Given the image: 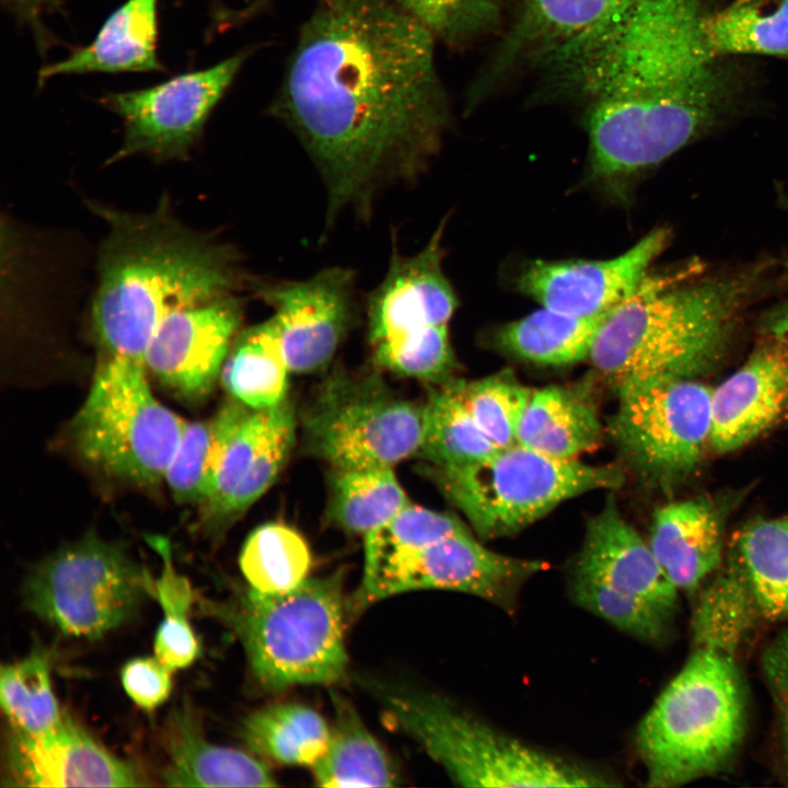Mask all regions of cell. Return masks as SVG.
Masks as SVG:
<instances>
[{"mask_svg":"<svg viewBox=\"0 0 788 788\" xmlns=\"http://www.w3.org/2000/svg\"><path fill=\"white\" fill-rule=\"evenodd\" d=\"M437 40L394 0H315L269 112L316 166L327 224L367 218L438 152L450 114Z\"/></svg>","mask_w":788,"mask_h":788,"instance_id":"6da1fadb","label":"cell"},{"mask_svg":"<svg viewBox=\"0 0 788 788\" xmlns=\"http://www.w3.org/2000/svg\"><path fill=\"white\" fill-rule=\"evenodd\" d=\"M703 0H639L566 76L584 96L589 177L629 179L716 128L727 84Z\"/></svg>","mask_w":788,"mask_h":788,"instance_id":"7a4b0ae2","label":"cell"},{"mask_svg":"<svg viewBox=\"0 0 788 788\" xmlns=\"http://www.w3.org/2000/svg\"><path fill=\"white\" fill-rule=\"evenodd\" d=\"M778 275L779 265L767 259L706 275L648 276L606 315L589 360L616 392L661 378L696 379L726 356Z\"/></svg>","mask_w":788,"mask_h":788,"instance_id":"3957f363","label":"cell"},{"mask_svg":"<svg viewBox=\"0 0 788 788\" xmlns=\"http://www.w3.org/2000/svg\"><path fill=\"white\" fill-rule=\"evenodd\" d=\"M103 211L111 231L92 304L101 359L146 367L149 345L171 311L236 289L242 279L235 255L164 211L147 217Z\"/></svg>","mask_w":788,"mask_h":788,"instance_id":"277c9868","label":"cell"},{"mask_svg":"<svg viewBox=\"0 0 788 788\" xmlns=\"http://www.w3.org/2000/svg\"><path fill=\"white\" fill-rule=\"evenodd\" d=\"M737 651L692 641L683 668L639 722L635 744L649 787L687 784L733 757L746 719Z\"/></svg>","mask_w":788,"mask_h":788,"instance_id":"5b68a950","label":"cell"},{"mask_svg":"<svg viewBox=\"0 0 788 788\" xmlns=\"http://www.w3.org/2000/svg\"><path fill=\"white\" fill-rule=\"evenodd\" d=\"M199 604L233 630L254 676L268 690L333 683L346 672L340 575L306 578L283 592L248 587L231 600Z\"/></svg>","mask_w":788,"mask_h":788,"instance_id":"8992f818","label":"cell"},{"mask_svg":"<svg viewBox=\"0 0 788 788\" xmlns=\"http://www.w3.org/2000/svg\"><path fill=\"white\" fill-rule=\"evenodd\" d=\"M385 718L464 787H606L612 778L529 745L438 694L374 684Z\"/></svg>","mask_w":788,"mask_h":788,"instance_id":"52a82bcc","label":"cell"},{"mask_svg":"<svg viewBox=\"0 0 788 788\" xmlns=\"http://www.w3.org/2000/svg\"><path fill=\"white\" fill-rule=\"evenodd\" d=\"M421 471L484 540L517 534L568 499L624 482L619 466L557 459L519 443L463 468Z\"/></svg>","mask_w":788,"mask_h":788,"instance_id":"ba28073f","label":"cell"},{"mask_svg":"<svg viewBox=\"0 0 788 788\" xmlns=\"http://www.w3.org/2000/svg\"><path fill=\"white\" fill-rule=\"evenodd\" d=\"M188 421L151 391L144 366L99 361L91 387L71 422L83 459L139 486L164 479Z\"/></svg>","mask_w":788,"mask_h":788,"instance_id":"9c48e42d","label":"cell"},{"mask_svg":"<svg viewBox=\"0 0 788 788\" xmlns=\"http://www.w3.org/2000/svg\"><path fill=\"white\" fill-rule=\"evenodd\" d=\"M22 595L61 633L95 639L128 622L154 595V581L121 546L90 534L36 564Z\"/></svg>","mask_w":788,"mask_h":788,"instance_id":"30bf717a","label":"cell"},{"mask_svg":"<svg viewBox=\"0 0 788 788\" xmlns=\"http://www.w3.org/2000/svg\"><path fill=\"white\" fill-rule=\"evenodd\" d=\"M306 450L332 468L393 467L416 455L424 405L394 395L374 375L335 374L301 414Z\"/></svg>","mask_w":788,"mask_h":788,"instance_id":"8fae6325","label":"cell"},{"mask_svg":"<svg viewBox=\"0 0 788 788\" xmlns=\"http://www.w3.org/2000/svg\"><path fill=\"white\" fill-rule=\"evenodd\" d=\"M712 389L693 378L670 376L617 392L610 434L624 459L660 483L681 479L710 448Z\"/></svg>","mask_w":788,"mask_h":788,"instance_id":"7c38bea8","label":"cell"},{"mask_svg":"<svg viewBox=\"0 0 788 788\" xmlns=\"http://www.w3.org/2000/svg\"><path fill=\"white\" fill-rule=\"evenodd\" d=\"M545 564L494 552L472 533L460 534L396 555L363 571L354 596L356 611L399 593L449 590L477 596L513 612L525 582Z\"/></svg>","mask_w":788,"mask_h":788,"instance_id":"4fadbf2b","label":"cell"},{"mask_svg":"<svg viewBox=\"0 0 788 788\" xmlns=\"http://www.w3.org/2000/svg\"><path fill=\"white\" fill-rule=\"evenodd\" d=\"M250 54L242 50L209 68L147 89L104 95L103 105L121 118L125 130L113 160L137 153L184 157Z\"/></svg>","mask_w":788,"mask_h":788,"instance_id":"5bb4252c","label":"cell"},{"mask_svg":"<svg viewBox=\"0 0 788 788\" xmlns=\"http://www.w3.org/2000/svg\"><path fill=\"white\" fill-rule=\"evenodd\" d=\"M253 289L274 311L290 372L328 366L356 320L355 273L334 266L303 280L254 281Z\"/></svg>","mask_w":788,"mask_h":788,"instance_id":"9a60e30c","label":"cell"},{"mask_svg":"<svg viewBox=\"0 0 788 788\" xmlns=\"http://www.w3.org/2000/svg\"><path fill=\"white\" fill-rule=\"evenodd\" d=\"M242 318L233 293L171 311L149 345L146 369L181 398L202 399L220 378Z\"/></svg>","mask_w":788,"mask_h":788,"instance_id":"2e32d148","label":"cell"},{"mask_svg":"<svg viewBox=\"0 0 788 788\" xmlns=\"http://www.w3.org/2000/svg\"><path fill=\"white\" fill-rule=\"evenodd\" d=\"M668 239L664 229H656L613 258L534 260L519 274L517 288L541 306L559 313L601 315L639 289Z\"/></svg>","mask_w":788,"mask_h":788,"instance_id":"e0dca14e","label":"cell"},{"mask_svg":"<svg viewBox=\"0 0 788 788\" xmlns=\"http://www.w3.org/2000/svg\"><path fill=\"white\" fill-rule=\"evenodd\" d=\"M296 432V412L288 398L248 414L230 440L213 488L200 505L205 525H228L260 498L288 459Z\"/></svg>","mask_w":788,"mask_h":788,"instance_id":"ac0fdd59","label":"cell"},{"mask_svg":"<svg viewBox=\"0 0 788 788\" xmlns=\"http://www.w3.org/2000/svg\"><path fill=\"white\" fill-rule=\"evenodd\" d=\"M639 0H521L498 66L531 61L565 74Z\"/></svg>","mask_w":788,"mask_h":788,"instance_id":"d6986e66","label":"cell"},{"mask_svg":"<svg viewBox=\"0 0 788 788\" xmlns=\"http://www.w3.org/2000/svg\"><path fill=\"white\" fill-rule=\"evenodd\" d=\"M443 222L426 246L409 256L393 246L383 280L367 299L370 346L449 325L457 298L442 269Z\"/></svg>","mask_w":788,"mask_h":788,"instance_id":"ffe728a7","label":"cell"},{"mask_svg":"<svg viewBox=\"0 0 788 788\" xmlns=\"http://www.w3.org/2000/svg\"><path fill=\"white\" fill-rule=\"evenodd\" d=\"M9 785L27 787H138L131 764L109 753L63 715L50 731H12L8 744Z\"/></svg>","mask_w":788,"mask_h":788,"instance_id":"44dd1931","label":"cell"},{"mask_svg":"<svg viewBox=\"0 0 788 788\" xmlns=\"http://www.w3.org/2000/svg\"><path fill=\"white\" fill-rule=\"evenodd\" d=\"M788 418V344L767 336L711 394L710 449L729 453Z\"/></svg>","mask_w":788,"mask_h":788,"instance_id":"7402d4cb","label":"cell"},{"mask_svg":"<svg viewBox=\"0 0 788 788\" xmlns=\"http://www.w3.org/2000/svg\"><path fill=\"white\" fill-rule=\"evenodd\" d=\"M573 573L669 612L676 611L679 590L662 570L649 543L624 520L612 499L588 521Z\"/></svg>","mask_w":788,"mask_h":788,"instance_id":"603a6c76","label":"cell"},{"mask_svg":"<svg viewBox=\"0 0 788 788\" xmlns=\"http://www.w3.org/2000/svg\"><path fill=\"white\" fill-rule=\"evenodd\" d=\"M725 514L709 498L669 502L652 519L649 546L680 591L693 593L719 567Z\"/></svg>","mask_w":788,"mask_h":788,"instance_id":"cb8c5ba5","label":"cell"},{"mask_svg":"<svg viewBox=\"0 0 788 788\" xmlns=\"http://www.w3.org/2000/svg\"><path fill=\"white\" fill-rule=\"evenodd\" d=\"M158 2L127 0L106 19L88 46L43 67L38 82L66 74L162 71L157 53Z\"/></svg>","mask_w":788,"mask_h":788,"instance_id":"d4e9b609","label":"cell"},{"mask_svg":"<svg viewBox=\"0 0 788 788\" xmlns=\"http://www.w3.org/2000/svg\"><path fill=\"white\" fill-rule=\"evenodd\" d=\"M167 755L161 778L172 787H274L268 766L244 751L208 742L190 710L170 717L164 735Z\"/></svg>","mask_w":788,"mask_h":788,"instance_id":"484cf974","label":"cell"},{"mask_svg":"<svg viewBox=\"0 0 788 788\" xmlns=\"http://www.w3.org/2000/svg\"><path fill=\"white\" fill-rule=\"evenodd\" d=\"M602 438L598 413L578 391L551 385L534 390L521 418L517 443L557 459H577Z\"/></svg>","mask_w":788,"mask_h":788,"instance_id":"4316f807","label":"cell"},{"mask_svg":"<svg viewBox=\"0 0 788 788\" xmlns=\"http://www.w3.org/2000/svg\"><path fill=\"white\" fill-rule=\"evenodd\" d=\"M760 616L788 619V515L756 518L733 536L728 555Z\"/></svg>","mask_w":788,"mask_h":788,"instance_id":"83f0119b","label":"cell"},{"mask_svg":"<svg viewBox=\"0 0 788 788\" xmlns=\"http://www.w3.org/2000/svg\"><path fill=\"white\" fill-rule=\"evenodd\" d=\"M334 722L324 755L312 766L322 787H392L395 773L382 745L367 729L351 704L332 697Z\"/></svg>","mask_w":788,"mask_h":788,"instance_id":"f1b7e54d","label":"cell"},{"mask_svg":"<svg viewBox=\"0 0 788 788\" xmlns=\"http://www.w3.org/2000/svg\"><path fill=\"white\" fill-rule=\"evenodd\" d=\"M252 410L232 398L211 417L188 424L164 477L177 502L200 506L208 498L227 447Z\"/></svg>","mask_w":788,"mask_h":788,"instance_id":"f546056e","label":"cell"},{"mask_svg":"<svg viewBox=\"0 0 788 788\" xmlns=\"http://www.w3.org/2000/svg\"><path fill=\"white\" fill-rule=\"evenodd\" d=\"M290 372L270 317L240 331L220 372L230 396L251 409L277 406L287 397Z\"/></svg>","mask_w":788,"mask_h":788,"instance_id":"4dcf8cb0","label":"cell"},{"mask_svg":"<svg viewBox=\"0 0 788 788\" xmlns=\"http://www.w3.org/2000/svg\"><path fill=\"white\" fill-rule=\"evenodd\" d=\"M609 313L575 316L542 306L501 326L495 340L502 351L526 362L571 364L589 359L595 335Z\"/></svg>","mask_w":788,"mask_h":788,"instance_id":"1f68e13d","label":"cell"},{"mask_svg":"<svg viewBox=\"0 0 788 788\" xmlns=\"http://www.w3.org/2000/svg\"><path fill=\"white\" fill-rule=\"evenodd\" d=\"M242 735L255 753L285 765L313 766L326 752L331 727L314 709L293 703L252 712Z\"/></svg>","mask_w":788,"mask_h":788,"instance_id":"d6a6232c","label":"cell"},{"mask_svg":"<svg viewBox=\"0 0 788 788\" xmlns=\"http://www.w3.org/2000/svg\"><path fill=\"white\" fill-rule=\"evenodd\" d=\"M409 502L393 467L332 468L327 515L349 533L367 535Z\"/></svg>","mask_w":788,"mask_h":788,"instance_id":"836d02e7","label":"cell"},{"mask_svg":"<svg viewBox=\"0 0 788 788\" xmlns=\"http://www.w3.org/2000/svg\"><path fill=\"white\" fill-rule=\"evenodd\" d=\"M422 405V439L416 455L425 461V465L441 470L463 468L498 450L449 384L431 391Z\"/></svg>","mask_w":788,"mask_h":788,"instance_id":"e575fe53","label":"cell"},{"mask_svg":"<svg viewBox=\"0 0 788 788\" xmlns=\"http://www.w3.org/2000/svg\"><path fill=\"white\" fill-rule=\"evenodd\" d=\"M708 46L717 57L760 55L788 59V0L731 2L705 20Z\"/></svg>","mask_w":788,"mask_h":788,"instance_id":"d590c367","label":"cell"},{"mask_svg":"<svg viewBox=\"0 0 788 788\" xmlns=\"http://www.w3.org/2000/svg\"><path fill=\"white\" fill-rule=\"evenodd\" d=\"M311 563L305 540L294 529L275 522L256 528L239 558L248 587L263 593L296 588L308 578Z\"/></svg>","mask_w":788,"mask_h":788,"instance_id":"8d00e7d4","label":"cell"},{"mask_svg":"<svg viewBox=\"0 0 788 788\" xmlns=\"http://www.w3.org/2000/svg\"><path fill=\"white\" fill-rule=\"evenodd\" d=\"M0 700L12 728L26 734L46 733L63 718L53 691L48 660L37 650L1 667Z\"/></svg>","mask_w":788,"mask_h":788,"instance_id":"74e56055","label":"cell"},{"mask_svg":"<svg viewBox=\"0 0 788 788\" xmlns=\"http://www.w3.org/2000/svg\"><path fill=\"white\" fill-rule=\"evenodd\" d=\"M448 384L498 449L517 443L518 428L533 389L519 382L510 370Z\"/></svg>","mask_w":788,"mask_h":788,"instance_id":"f35d334b","label":"cell"},{"mask_svg":"<svg viewBox=\"0 0 788 788\" xmlns=\"http://www.w3.org/2000/svg\"><path fill=\"white\" fill-rule=\"evenodd\" d=\"M570 593L579 606L635 638L660 644L671 634L675 613L601 581L573 573Z\"/></svg>","mask_w":788,"mask_h":788,"instance_id":"ab89813d","label":"cell"},{"mask_svg":"<svg viewBox=\"0 0 788 788\" xmlns=\"http://www.w3.org/2000/svg\"><path fill=\"white\" fill-rule=\"evenodd\" d=\"M467 533L472 532L457 517L409 502L363 536V571H370L396 555Z\"/></svg>","mask_w":788,"mask_h":788,"instance_id":"60d3db41","label":"cell"},{"mask_svg":"<svg viewBox=\"0 0 788 788\" xmlns=\"http://www.w3.org/2000/svg\"><path fill=\"white\" fill-rule=\"evenodd\" d=\"M375 363L401 375L442 382L454 367L448 325L371 346Z\"/></svg>","mask_w":788,"mask_h":788,"instance_id":"b9f144b4","label":"cell"},{"mask_svg":"<svg viewBox=\"0 0 788 788\" xmlns=\"http://www.w3.org/2000/svg\"><path fill=\"white\" fill-rule=\"evenodd\" d=\"M450 45L477 35L495 19L499 0H394Z\"/></svg>","mask_w":788,"mask_h":788,"instance_id":"7bdbcfd3","label":"cell"},{"mask_svg":"<svg viewBox=\"0 0 788 788\" xmlns=\"http://www.w3.org/2000/svg\"><path fill=\"white\" fill-rule=\"evenodd\" d=\"M148 543L162 560L160 577L154 581V595L163 611L155 637L166 640L188 639L195 635L188 614L195 595L189 581L173 565L170 542L163 536H148Z\"/></svg>","mask_w":788,"mask_h":788,"instance_id":"ee69618b","label":"cell"},{"mask_svg":"<svg viewBox=\"0 0 788 788\" xmlns=\"http://www.w3.org/2000/svg\"><path fill=\"white\" fill-rule=\"evenodd\" d=\"M172 672L155 656L135 658L123 667V687L136 705L152 710L169 698L172 691Z\"/></svg>","mask_w":788,"mask_h":788,"instance_id":"f6af8a7d","label":"cell"},{"mask_svg":"<svg viewBox=\"0 0 788 788\" xmlns=\"http://www.w3.org/2000/svg\"><path fill=\"white\" fill-rule=\"evenodd\" d=\"M8 11L33 33L40 51H46L54 44L53 35L43 22L45 14L60 9V0H2Z\"/></svg>","mask_w":788,"mask_h":788,"instance_id":"bcb514c9","label":"cell"},{"mask_svg":"<svg viewBox=\"0 0 788 788\" xmlns=\"http://www.w3.org/2000/svg\"><path fill=\"white\" fill-rule=\"evenodd\" d=\"M762 323L767 336L788 344V300L768 311Z\"/></svg>","mask_w":788,"mask_h":788,"instance_id":"7dc6e473","label":"cell"},{"mask_svg":"<svg viewBox=\"0 0 788 788\" xmlns=\"http://www.w3.org/2000/svg\"><path fill=\"white\" fill-rule=\"evenodd\" d=\"M753 1H757V0H733L732 2H734V3H746V2H753Z\"/></svg>","mask_w":788,"mask_h":788,"instance_id":"c3c4849f","label":"cell"}]
</instances>
